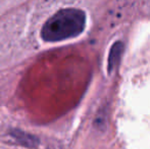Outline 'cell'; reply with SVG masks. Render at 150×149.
I'll use <instances>...</instances> for the list:
<instances>
[{"label":"cell","mask_w":150,"mask_h":149,"mask_svg":"<svg viewBox=\"0 0 150 149\" xmlns=\"http://www.w3.org/2000/svg\"><path fill=\"white\" fill-rule=\"evenodd\" d=\"M115 125L122 149H150V34L124 66Z\"/></svg>","instance_id":"cell-1"},{"label":"cell","mask_w":150,"mask_h":149,"mask_svg":"<svg viewBox=\"0 0 150 149\" xmlns=\"http://www.w3.org/2000/svg\"><path fill=\"white\" fill-rule=\"evenodd\" d=\"M86 13L79 8H63L49 18L41 29L46 42H58L80 35L85 29Z\"/></svg>","instance_id":"cell-2"},{"label":"cell","mask_w":150,"mask_h":149,"mask_svg":"<svg viewBox=\"0 0 150 149\" xmlns=\"http://www.w3.org/2000/svg\"><path fill=\"white\" fill-rule=\"evenodd\" d=\"M11 137L13 138V140L18 143L20 145L26 146L28 148H36L39 145L40 141L38 140V138L34 137V136L30 135V134H27L25 132L21 131H12L10 133Z\"/></svg>","instance_id":"cell-3"}]
</instances>
